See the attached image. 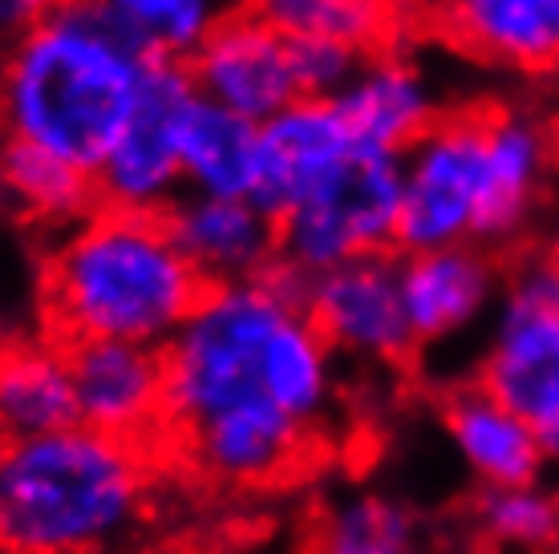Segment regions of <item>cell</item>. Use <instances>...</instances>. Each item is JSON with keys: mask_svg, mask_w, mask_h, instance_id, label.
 Returning <instances> with one entry per match:
<instances>
[{"mask_svg": "<svg viewBox=\"0 0 559 554\" xmlns=\"http://www.w3.org/2000/svg\"><path fill=\"white\" fill-rule=\"evenodd\" d=\"M293 49H296V77H300V94L305 97H329L333 101L353 82L357 65H361V53H353V49L333 41L293 37Z\"/></svg>", "mask_w": 559, "mask_h": 554, "instance_id": "obj_25", "label": "cell"}, {"mask_svg": "<svg viewBox=\"0 0 559 554\" xmlns=\"http://www.w3.org/2000/svg\"><path fill=\"white\" fill-rule=\"evenodd\" d=\"M305 308L336 361L361 369H397L418 352L402 296V264L369 255L300 284Z\"/></svg>", "mask_w": 559, "mask_h": 554, "instance_id": "obj_9", "label": "cell"}, {"mask_svg": "<svg viewBox=\"0 0 559 554\" xmlns=\"http://www.w3.org/2000/svg\"><path fill=\"white\" fill-rule=\"evenodd\" d=\"M151 510L139 442L66 425L0 445V554H122Z\"/></svg>", "mask_w": 559, "mask_h": 554, "instance_id": "obj_5", "label": "cell"}, {"mask_svg": "<svg viewBox=\"0 0 559 554\" xmlns=\"http://www.w3.org/2000/svg\"><path fill=\"white\" fill-rule=\"evenodd\" d=\"M333 101L353 138L390 154H406L447 113L438 73L406 41L361 57L353 82Z\"/></svg>", "mask_w": 559, "mask_h": 554, "instance_id": "obj_13", "label": "cell"}, {"mask_svg": "<svg viewBox=\"0 0 559 554\" xmlns=\"http://www.w3.org/2000/svg\"><path fill=\"white\" fill-rule=\"evenodd\" d=\"M478 539L507 554H544L556 542V485H499L478 490L471 510Z\"/></svg>", "mask_w": 559, "mask_h": 554, "instance_id": "obj_24", "label": "cell"}, {"mask_svg": "<svg viewBox=\"0 0 559 554\" xmlns=\"http://www.w3.org/2000/svg\"><path fill=\"white\" fill-rule=\"evenodd\" d=\"M66 425H78L66 348L33 336L0 340V445Z\"/></svg>", "mask_w": 559, "mask_h": 554, "instance_id": "obj_18", "label": "cell"}, {"mask_svg": "<svg viewBox=\"0 0 559 554\" xmlns=\"http://www.w3.org/2000/svg\"><path fill=\"white\" fill-rule=\"evenodd\" d=\"M163 219L207 288L248 284L280 272V227L255 198L187 191Z\"/></svg>", "mask_w": 559, "mask_h": 554, "instance_id": "obj_14", "label": "cell"}, {"mask_svg": "<svg viewBox=\"0 0 559 554\" xmlns=\"http://www.w3.org/2000/svg\"><path fill=\"white\" fill-rule=\"evenodd\" d=\"M559 186V130L532 106H459L402 154L397 248H527Z\"/></svg>", "mask_w": 559, "mask_h": 554, "instance_id": "obj_2", "label": "cell"}, {"mask_svg": "<svg viewBox=\"0 0 559 554\" xmlns=\"http://www.w3.org/2000/svg\"><path fill=\"white\" fill-rule=\"evenodd\" d=\"M187 77L203 101L264 125L300 101L293 37L267 21L255 4H243L187 61Z\"/></svg>", "mask_w": 559, "mask_h": 554, "instance_id": "obj_10", "label": "cell"}, {"mask_svg": "<svg viewBox=\"0 0 559 554\" xmlns=\"http://www.w3.org/2000/svg\"><path fill=\"white\" fill-rule=\"evenodd\" d=\"M433 28L483 70L511 77L559 73V0H450Z\"/></svg>", "mask_w": 559, "mask_h": 554, "instance_id": "obj_16", "label": "cell"}, {"mask_svg": "<svg viewBox=\"0 0 559 554\" xmlns=\"http://www.w3.org/2000/svg\"><path fill=\"white\" fill-rule=\"evenodd\" d=\"M361 142L329 97H300L260 125V167L252 198L280 219L317 191Z\"/></svg>", "mask_w": 559, "mask_h": 554, "instance_id": "obj_15", "label": "cell"}, {"mask_svg": "<svg viewBox=\"0 0 559 554\" xmlns=\"http://www.w3.org/2000/svg\"><path fill=\"white\" fill-rule=\"evenodd\" d=\"M409 554H421V551H409Z\"/></svg>", "mask_w": 559, "mask_h": 554, "instance_id": "obj_30", "label": "cell"}, {"mask_svg": "<svg viewBox=\"0 0 559 554\" xmlns=\"http://www.w3.org/2000/svg\"><path fill=\"white\" fill-rule=\"evenodd\" d=\"M551 554H559V485H556V542H551Z\"/></svg>", "mask_w": 559, "mask_h": 554, "instance_id": "obj_29", "label": "cell"}, {"mask_svg": "<svg viewBox=\"0 0 559 554\" xmlns=\"http://www.w3.org/2000/svg\"><path fill=\"white\" fill-rule=\"evenodd\" d=\"M475 385L519 413L559 470V276L527 251L507 264L475 361Z\"/></svg>", "mask_w": 559, "mask_h": 554, "instance_id": "obj_6", "label": "cell"}, {"mask_svg": "<svg viewBox=\"0 0 559 554\" xmlns=\"http://www.w3.org/2000/svg\"><path fill=\"white\" fill-rule=\"evenodd\" d=\"M203 291L163 215L90 207L53 231L41 260V316L66 345L167 348Z\"/></svg>", "mask_w": 559, "mask_h": 554, "instance_id": "obj_4", "label": "cell"}, {"mask_svg": "<svg viewBox=\"0 0 559 554\" xmlns=\"http://www.w3.org/2000/svg\"><path fill=\"white\" fill-rule=\"evenodd\" d=\"M167 430L276 421L324 437L341 409V361L284 272L207 288L163 348Z\"/></svg>", "mask_w": 559, "mask_h": 554, "instance_id": "obj_1", "label": "cell"}, {"mask_svg": "<svg viewBox=\"0 0 559 554\" xmlns=\"http://www.w3.org/2000/svg\"><path fill=\"white\" fill-rule=\"evenodd\" d=\"M402 264L406 316L418 352H438L487 333L495 304L503 296L507 260L487 248H438L409 251Z\"/></svg>", "mask_w": 559, "mask_h": 554, "instance_id": "obj_11", "label": "cell"}, {"mask_svg": "<svg viewBox=\"0 0 559 554\" xmlns=\"http://www.w3.org/2000/svg\"><path fill=\"white\" fill-rule=\"evenodd\" d=\"M57 4H66V0H0V45L21 37L25 28L53 13Z\"/></svg>", "mask_w": 559, "mask_h": 554, "instance_id": "obj_26", "label": "cell"}, {"mask_svg": "<svg viewBox=\"0 0 559 554\" xmlns=\"http://www.w3.org/2000/svg\"><path fill=\"white\" fill-rule=\"evenodd\" d=\"M442 433L478 490L532 485L544 482L551 470L532 425L475 381L459 385L442 401Z\"/></svg>", "mask_w": 559, "mask_h": 554, "instance_id": "obj_17", "label": "cell"}, {"mask_svg": "<svg viewBox=\"0 0 559 554\" xmlns=\"http://www.w3.org/2000/svg\"><path fill=\"white\" fill-rule=\"evenodd\" d=\"M182 186L191 194L252 198L260 167V125L239 113L191 97L179 122Z\"/></svg>", "mask_w": 559, "mask_h": 554, "instance_id": "obj_19", "label": "cell"}, {"mask_svg": "<svg viewBox=\"0 0 559 554\" xmlns=\"http://www.w3.org/2000/svg\"><path fill=\"white\" fill-rule=\"evenodd\" d=\"M402 222V154L357 150L280 215V272L296 284L369 255H393Z\"/></svg>", "mask_w": 559, "mask_h": 554, "instance_id": "obj_7", "label": "cell"}, {"mask_svg": "<svg viewBox=\"0 0 559 554\" xmlns=\"http://www.w3.org/2000/svg\"><path fill=\"white\" fill-rule=\"evenodd\" d=\"M195 85L182 65H151L139 106L110 142L94 170L98 207L130 215H167L175 198L187 194L179 162V122Z\"/></svg>", "mask_w": 559, "mask_h": 554, "instance_id": "obj_8", "label": "cell"}, {"mask_svg": "<svg viewBox=\"0 0 559 554\" xmlns=\"http://www.w3.org/2000/svg\"><path fill=\"white\" fill-rule=\"evenodd\" d=\"M66 357H70L78 425L139 445L167 430L163 348L85 340V345H66Z\"/></svg>", "mask_w": 559, "mask_h": 554, "instance_id": "obj_12", "label": "cell"}, {"mask_svg": "<svg viewBox=\"0 0 559 554\" xmlns=\"http://www.w3.org/2000/svg\"><path fill=\"white\" fill-rule=\"evenodd\" d=\"M252 4L288 37L333 41L361 57L402 45L414 25L406 0H252Z\"/></svg>", "mask_w": 559, "mask_h": 554, "instance_id": "obj_21", "label": "cell"}, {"mask_svg": "<svg viewBox=\"0 0 559 554\" xmlns=\"http://www.w3.org/2000/svg\"><path fill=\"white\" fill-rule=\"evenodd\" d=\"M146 57L94 0H66L0 45V142H21L94 179L139 106Z\"/></svg>", "mask_w": 559, "mask_h": 554, "instance_id": "obj_3", "label": "cell"}, {"mask_svg": "<svg viewBox=\"0 0 559 554\" xmlns=\"http://www.w3.org/2000/svg\"><path fill=\"white\" fill-rule=\"evenodd\" d=\"M90 207H98L90 174L33 146L0 142V210L61 231L73 219H82Z\"/></svg>", "mask_w": 559, "mask_h": 554, "instance_id": "obj_23", "label": "cell"}, {"mask_svg": "<svg viewBox=\"0 0 559 554\" xmlns=\"http://www.w3.org/2000/svg\"><path fill=\"white\" fill-rule=\"evenodd\" d=\"M406 4H409V13H414V25H418V21L433 25V21L450 9V0H406Z\"/></svg>", "mask_w": 559, "mask_h": 554, "instance_id": "obj_28", "label": "cell"}, {"mask_svg": "<svg viewBox=\"0 0 559 554\" xmlns=\"http://www.w3.org/2000/svg\"><path fill=\"white\" fill-rule=\"evenodd\" d=\"M134 49L154 65H182L243 0H94Z\"/></svg>", "mask_w": 559, "mask_h": 554, "instance_id": "obj_22", "label": "cell"}, {"mask_svg": "<svg viewBox=\"0 0 559 554\" xmlns=\"http://www.w3.org/2000/svg\"><path fill=\"white\" fill-rule=\"evenodd\" d=\"M421 522L414 506L378 485H341L317 506V554H409L418 551Z\"/></svg>", "mask_w": 559, "mask_h": 554, "instance_id": "obj_20", "label": "cell"}, {"mask_svg": "<svg viewBox=\"0 0 559 554\" xmlns=\"http://www.w3.org/2000/svg\"><path fill=\"white\" fill-rule=\"evenodd\" d=\"M535 255L559 276V186H556V198H551V210H547L544 231H539V248H535Z\"/></svg>", "mask_w": 559, "mask_h": 554, "instance_id": "obj_27", "label": "cell"}]
</instances>
